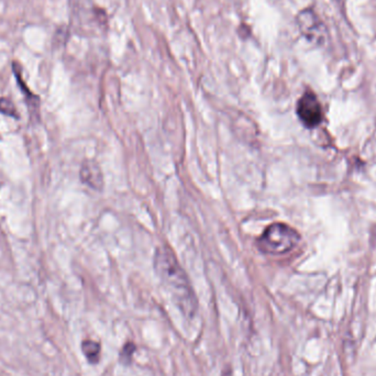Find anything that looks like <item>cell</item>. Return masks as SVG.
Listing matches in <instances>:
<instances>
[{
    "instance_id": "obj_1",
    "label": "cell",
    "mask_w": 376,
    "mask_h": 376,
    "mask_svg": "<svg viewBox=\"0 0 376 376\" xmlns=\"http://www.w3.org/2000/svg\"><path fill=\"white\" fill-rule=\"evenodd\" d=\"M155 269L184 316L189 318L195 316L197 311L196 296L187 275L170 248L163 246L155 251Z\"/></svg>"
},
{
    "instance_id": "obj_2",
    "label": "cell",
    "mask_w": 376,
    "mask_h": 376,
    "mask_svg": "<svg viewBox=\"0 0 376 376\" xmlns=\"http://www.w3.org/2000/svg\"><path fill=\"white\" fill-rule=\"evenodd\" d=\"M301 235L294 228L285 224H272L258 239L260 251L271 256L288 253L297 246Z\"/></svg>"
},
{
    "instance_id": "obj_3",
    "label": "cell",
    "mask_w": 376,
    "mask_h": 376,
    "mask_svg": "<svg viewBox=\"0 0 376 376\" xmlns=\"http://www.w3.org/2000/svg\"><path fill=\"white\" fill-rule=\"evenodd\" d=\"M298 29L307 41L322 47L329 39V31L326 24L313 9H305L298 13Z\"/></svg>"
},
{
    "instance_id": "obj_4",
    "label": "cell",
    "mask_w": 376,
    "mask_h": 376,
    "mask_svg": "<svg viewBox=\"0 0 376 376\" xmlns=\"http://www.w3.org/2000/svg\"><path fill=\"white\" fill-rule=\"evenodd\" d=\"M297 115L301 123L307 128H315L320 125L324 118L322 104L319 102L316 95L311 92H306L301 100H298Z\"/></svg>"
},
{
    "instance_id": "obj_5",
    "label": "cell",
    "mask_w": 376,
    "mask_h": 376,
    "mask_svg": "<svg viewBox=\"0 0 376 376\" xmlns=\"http://www.w3.org/2000/svg\"><path fill=\"white\" fill-rule=\"evenodd\" d=\"M81 180L85 185L93 188L95 191H100L104 187V176L102 170L96 162L93 161H85L81 164V172H79Z\"/></svg>"
},
{
    "instance_id": "obj_6",
    "label": "cell",
    "mask_w": 376,
    "mask_h": 376,
    "mask_svg": "<svg viewBox=\"0 0 376 376\" xmlns=\"http://www.w3.org/2000/svg\"><path fill=\"white\" fill-rule=\"evenodd\" d=\"M84 353L91 363H97L100 358V345L95 341H85L81 345Z\"/></svg>"
},
{
    "instance_id": "obj_7",
    "label": "cell",
    "mask_w": 376,
    "mask_h": 376,
    "mask_svg": "<svg viewBox=\"0 0 376 376\" xmlns=\"http://www.w3.org/2000/svg\"><path fill=\"white\" fill-rule=\"evenodd\" d=\"M0 113L10 116L13 118H19L18 111H17V108L15 107L13 102L10 100L3 98V97H0Z\"/></svg>"
},
{
    "instance_id": "obj_8",
    "label": "cell",
    "mask_w": 376,
    "mask_h": 376,
    "mask_svg": "<svg viewBox=\"0 0 376 376\" xmlns=\"http://www.w3.org/2000/svg\"><path fill=\"white\" fill-rule=\"evenodd\" d=\"M134 351H136V345H134V343H127V345L123 347V350H121V362L125 364L130 363V361L131 359H132V355H134Z\"/></svg>"
}]
</instances>
